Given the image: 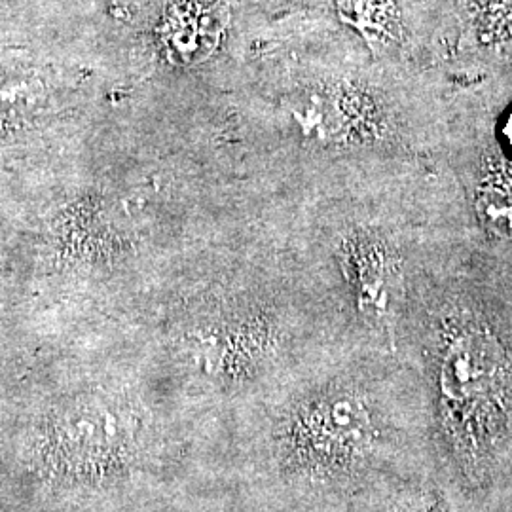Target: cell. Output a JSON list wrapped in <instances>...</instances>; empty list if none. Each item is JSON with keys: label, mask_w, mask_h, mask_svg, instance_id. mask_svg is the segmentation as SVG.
<instances>
[{"label": "cell", "mask_w": 512, "mask_h": 512, "mask_svg": "<svg viewBox=\"0 0 512 512\" xmlns=\"http://www.w3.org/2000/svg\"><path fill=\"white\" fill-rule=\"evenodd\" d=\"M270 452L279 482L315 507L387 482H439L425 387L404 357L296 389L277 404Z\"/></svg>", "instance_id": "6da1fadb"}, {"label": "cell", "mask_w": 512, "mask_h": 512, "mask_svg": "<svg viewBox=\"0 0 512 512\" xmlns=\"http://www.w3.org/2000/svg\"><path fill=\"white\" fill-rule=\"evenodd\" d=\"M476 209L488 230L512 241V179H492L480 186Z\"/></svg>", "instance_id": "5b68a950"}, {"label": "cell", "mask_w": 512, "mask_h": 512, "mask_svg": "<svg viewBox=\"0 0 512 512\" xmlns=\"http://www.w3.org/2000/svg\"><path fill=\"white\" fill-rule=\"evenodd\" d=\"M317 512H456V509L437 480H408L368 488L317 507Z\"/></svg>", "instance_id": "277c9868"}, {"label": "cell", "mask_w": 512, "mask_h": 512, "mask_svg": "<svg viewBox=\"0 0 512 512\" xmlns=\"http://www.w3.org/2000/svg\"><path fill=\"white\" fill-rule=\"evenodd\" d=\"M425 387L440 486L454 509L512 482V327L486 304L456 298L427 321Z\"/></svg>", "instance_id": "7a4b0ae2"}, {"label": "cell", "mask_w": 512, "mask_h": 512, "mask_svg": "<svg viewBox=\"0 0 512 512\" xmlns=\"http://www.w3.org/2000/svg\"><path fill=\"white\" fill-rule=\"evenodd\" d=\"M141 416L129 403L82 397L57 404L40 423L35 458L65 486H103L128 475L139 452Z\"/></svg>", "instance_id": "3957f363"}, {"label": "cell", "mask_w": 512, "mask_h": 512, "mask_svg": "<svg viewBox=\"0 0 512 512\" xmlns=\"http://www.w3.org/2000/svg\"><path fill=\"white\" fill-rule=\"evenodd\" d=\"M505 137H507V141H509V145L512 148V116L507 120V126H505Z\"/></svg>", "instance_id": "52a82bcc"}, {"label": "cell", "mask_w": 512, "mask_h": 512, "mask_svg": "<svg viewBox=\"0 0 512 512\" xmlns=\"http://www.w3.org/2000/svg\"><path fill=\"white\" fill-rule=\"evenodd\" d=\"M342 8L370 40L389 42L397 35V18L389 0H344Z\"/></svg>", "instance_id": "8992f818"}]
</instances>
